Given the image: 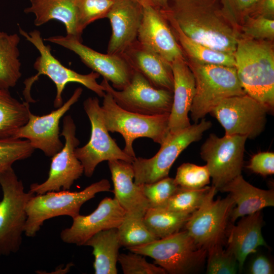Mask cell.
<instances>
[{
  "instance_id": "f6af8a7d",
  "label": "cell",
  "mask_w": 274,
  "mask_h": 274,
  "mask_svg": "<svg viewBox=\"0 0 274 274\" xmlns=\"http://www.w3.org/2000/svg\"><path fill=\"white\" fill-rule=\"evenodd\" d=\"M143 7H151L162 11L167 7L168 0H136Z\"/></svg>"
},
{
  "instance_id": "d590c367",
  "label": "cell",
  "mask_w": 274,
  "mask_h": 274,
  "mask_svg": "<svg viewBox=\"0 0 274 274\" xmlns=\"http://www.w3.org/2000/svg\"><path fill=\"white\" fill-rule=\"evenodd\" d=\"M114 1L113 0H76L80 32L82 34L83 30L94 21L107 18Z\"/></svg>"
},
{
  "instance_id": "f546056e",
  "label": "cell",
  "mask_w": 274,
  "mask_h": 274,
  "mask_svg": "<svg viewBox=\"0 0 274 274\" xmlns=\"http://www.w3.org/2000/svg\"><path fill=\"white\" fill-rule=\"evenodd\" d=\"M17 33L9 34L0 30V89L9 90L21 77V63Z\"/></svg>"
},
{
  "instance_id": "1f68e13d",
  "label": "cell",
  "mask_w": 274,
  "mask_h": 274,
  "mask_svg": "<svg viewBox=\"0 0 274 274\" xmlns=\"http://www.w3.org/2000/svg\"><path fill=\"white\" fill-rule=\"evenodd\" d=\"M117 230L121 246L127 249L159 239L148 229L144 222V217L126 213Z\"/></svg>"
},
{
  "instance_id": "4316f807",
  "label": "cell",
  "mask_w": 274,
  "mask_h": 274,
  "mask_svg": "<svg viewBox=\"0 0 274 274\" xmlns=\"http://www.w3.org/2000/svg\"><path fill=\"white\" fill-rule=\"evenodd\" d=\"M84 246L93 248L95 274H117L120 243L117 228L102 230L90 237Z\"/></svg>"
},
{
  "instance_id": "8d00e7d4",
  "label": "cell",
  "mask_w": 274,
  "mask_h": 274,
  "mask_svg": "<svg viewBox=\"0 0 274 274\" xmlns=\"http://www.w3.org/2000/svg\"><path fill=\"white\" fill-rule=\"evenodd\" d=\"M222 244H216L207 250L208 274H235L238 270L234 255L223 249Z\"/></svg>"
},
{
  "instance_id": "836d02e7",
  "label": "cell",
  "mask_w": 274,
  "mask_h": 274,
  "mask_svg": "<svg viewBox=\"0 0 274 274\" xmlns=\"http://www.w3.org/2000/svg\"><path fill=\"white\" fill-rule=\"evenodd\" d=\"M210 178L206 165L199 166L191 163H184L177 168L174 180L181 188L196 190L210 184Z\"/></svg>"
},
{
  "instance_id": "7c38bea8",
  "label": "cell",
  "mask_w": 274,
  "mask_h": 274,
  "mask_svg": "<svg viewBox=\"0 0 274 274\" xmlns=\"http://www.w3.org/2000/svg\"><path fill=\"white\" fill-rule=\"evenodd\" d=\"M247 137L211 133L200 148V155L212 179V186L218 191L241 175Z\"/></svg>"
},
{
  "instance_id": "44dd1931",
  "label": "cell",
  "mask_w": 274,
  "mask_h": 274,
  "mask_svg": "<svg viewBox=\"0 0 274 274\" xmlns=\"http://www.w3.org/2000/svg\"><path fill=\"white\" fill-rule=\"evenodd\" d=\"M173 76V99L169 116V133L189 127L188 117L195 92L193 74L186 59H178L170 64Z\"/></svg>"
},
{
  "instance_id": "4fadbf2b",
  "label": "cell",
  "mask_w": 274,
  "mask_h": 274,
  "mask_svg": "<svg viewBox=\"0 0 274 274\" xmlns=\"http://www.w3.org/2000/svg\"><path fill=\"white\" fill-rule=\"evenodd\" d=\"M105 92L110 93L121 108L135 113L155 116L169 114L173 92L154 87L140 73L133 70L129 83L116 90L103 79L100 83Z\"/></svg>"
},
{
  "instance_id": "bcb514c9",
  "label": "cell",
  "mask_w": 274,
  "mask_h": 274,
  "mask_svg": "<svg viewBox=\"0 0 274 274\" xmlns=\"http://www.w3.org/2000/svg\"><path fill=\"white\" fill-rule=\"evenodd\" d=\"M113 1H114V0H113Z\"/></svg>"
},
{
  "instance_id": "7402d4cb",
  "label": "cell",
  "mask_w": 274,
  "mask_h": 274,
  "mask_svg": "<svg viewBox=\"0 0 274 274\" xmlns=\"http://www.w3.org/2000/svg\"><path fill=\"white\" fill-rule=\"evenodd\" d=\"M114 185L115 198L126 213L144 217L149 207L140 185L134 182L131 163L121 160L108 161Z\"/></svg>"
},
{
  "instance_id": "ba28073f",
  "label": "cell",
  "mask_w": 274,
  "mask_h": 274,
  "mask_svg": "<svg viewBox=\"0 0 274 274\" xmlns=\"http://www.w3.org/2000/svg\"><path fill=\"white\" fill-rule=\"evenodd\" d=\"M127 249L151 257L155 264L170 274L194 272L200 267L207 257V250L198 246L185 230Z\"/></svg>"
},
{
  "instance_id": "d6a6232c",
  "label": "cell",
  "mask_w": 274,
  "mask_h": 274,
  "mask_svg": "<svg viewBox=\"0 0 274 274\" xmlns=\"http://www.w3.org/2000/svg\"><path fill=\"white\" fill-rule=\"evenodd\" d=\"M210 188L207 186L199 189L190 190L179 187L166 201L155 208L191 214L200 206Z\"/></svg>"
},
{
  "instance_id": "2e32d148",
  "label": "cell",
  "mask_w": 274,
  "mask_h": 274,
  "mask_svg": "<svg viewBox=\"0 0 274 274\" xmlns=\"http://www.w3.org/2000/svg\"><path fill=\"white\" fill-rule=\"evenodd\" d=\"M44 41L56 44L74 52L87 66L110 82L112 87L121 90L130 82L133 70L123 55L104 54L83 44L71 36H53Z\"/></svg>"
},
{
  "instance_id": "30bf717a",
  "label": "cell",
  "mask_w": 274,
  "mask_h": 274,
  "mask_svg": "<svg viewBox=\"0 0 274 274\" xmlns=\"http://www.w3.org/2000/svg\"><path fill=\"white\" fill-rule=\"evenodd\" d=\"M83 107L91 124L90 138L85 145L76 148L75 153L83 165L84 175L91 177L97 165L104 161L121 160L132 163L134 158L121 149L110 135L98 98L88 97Z\"/></svg>"
},
{
  "instance_id": "f35d334b",
  "label": "cell",
  "mask_w": 274,
  "mask_h": 274,
  "mask_svg": "<svg viewBox=\"0 0 274 274\" xmlns=\"http://www.w3.org/2000/svg\"><path fill=\"white\" fill-rule=\"evenodd\" d=\"M119 262L124 274H165L164 269L149 263L143 255L131 252L119 254Z\"/></svg>"
},
{
  "instance_id": "d4e9b609",
  "label": "cell",
  "mask_w": 274,
  "mask_h": 274,
  "mask_svg": "<svg viewBox=\"0 0 274 274\" xmlns=\"http://www.w3.org/2000/svg\"><path fill=\"white\" fill-rule=\"evenodd\" d=\"M228 192L235 203L230 218L232 222L238 218L274 206L273 190L257 188L246 181L242 175L238 176L219 190Z\"/></svg>"
},
{
  "instance_id": "277c9868",
  "label": "cell",
  "mask_w": 274,
  "mask_h": 274,
  "mask_svg": "<svg viewBox=\"0 0 274 274\" xmlns=\"http://www.w3.org/2000/svg\"><path fill=\"white\" fill-rule=\"evenodd\" d=\"M188 64L195 82V92L190 111L194 123L203 118L223 99L246 94L235 67L202 64L191 60Z\"/></svg>"
},
{
  "instance_id": "9a60e30c",
  "label": "cell",
  "mask_w": 274,
  "mask_h": 274,
  "mask_svg": "<svg viewBox=\"0 0 274 274\" xmlns=\"http://www.w3.org/2000/svg\"><path fill=\"white\" fill-rule=\"evenodd\" d=\"M60 135L64 137V145L52 156L46 180L42 183H33L30 185L29 191L34 194L70 190L74 182L84 174L83 165L75 153L80 141L76 136V126L70 115L63 118Z\"/></svg>"
},
{
  "instance_id": "5b68a950",
  "label": "cell",
  "mask_w": 274,
  "mask_h": 274,
  "mask_svg": "<svg viewBox=\"0 0 274 274\" xmlns=\"http://www.w3.org/2000/svg\"><path fill=\"white\" fill-rule=\"evenodd\" d=\"M110 188L109 181L103 179L78 192L61 190L34 194L26 207L25 235L28 237L36 236L44 222L50 218L60 216L75 218L80 214L84 203L99 192L109 191Z\"/></svg>"
},
{
  "instance_id": "74e56055",
  "label": "cell",
  "mask_w": 274,
  "mask_h": 274,
  "mask_svg": "<svg viewBox=\"0 0 274 274\" xmlns=\"http://www.w3.org/2000/svg\"><path fill=\"white\" fill-rule=\"evenodd\" d=\"M139 185L148 201L149 207H156L163 204L179 189L174 178L168 176L154 183Z\"/></svg>"
},
{
  "instance_id": "52a82bcc",
  "label": "cell",
  "mask_w": 274,
  "mask_h": 274,
  "mask_svg": "<svg viewBox=\"0 0 274 274\" xmlns=\"http://www.w3.org/2000/svg\"><path fill=\"white\" fill-rule=\"evenodd\" d=\"M101 109L108 130L122 135L125 141L123 150L134 158L136 156L133 143L136 139L148 138L161 145L169 133V114L149 116L126 111L108 92L103 97Z\"/></svg>"
},
{
  "instance_id": "ffe728a7",
  "label": "cell",
  "mask_w": 274,
  "mask_h": 274,
  "mask_svg": "<svg viewBox=\"0 0 274 274\" xmlns=\"http://www.w3.org/2000/svg\"><path fill=\"white\" fill-rule=\"evenodd\" d=\"M143 15V7L136 0H114L107 18L112 33L107 53L122 55L136 41Z\"/></svg>"
},
{
  "instance_id": "b9f144b4",
  "label": "cell",
  "mask_w": 274,
  "mask_h": 274,
  "mask_svg": "<svg viewBox=\"0 0 274 274\" xmlns=\"http://www.w3.org/2000/svg\"><path fill=\"white\" fill-rule=\"evenodd\" d=\"M259 0H223L225 7L236 18L248 15Z\"/></svg>"
},
{
  "instance_id": "5bb4252c",
  "label": "cell",
  "mask_w": 274,
  "mask_h": 274,
  "mask_svg": "<svg viewBox=\"0 0 274 274\" xmlns=\"http://www.w3.org/2000/svg\"><path fill=\"white\" fill-rule=\"evenodd\" d=\"M268 109L247 94L222 100L210 113L225 130V135H245L254 139L263 132Z\"/></svg>"
},
{
  "instance_id": "ac0fdd59",
  "label": "cell",
  "mask_w": 274,
  "mask_h": 274,
  "mask_svg": "<svg viewBox=\"0 0 274 274\" xmlns=\"http://www.w3.org/2000/svg\"><path fill=\"white\" fill-rule=\"evenodd\" d=\"M126 213L115 198L105 197L91 214H79L73 218L72 225L60 232V238L66 244L84 246L96 233L102 230L118 228Z\"/></svg>"
},
{
  "instance_id": "484cf974",
  "label": "cell",
  "mask_w": 274,
  "mask_h": 274,
  "mask_svg": "<svg viewBox=\"0 0 274 274\" xmlns=\"http://www.w3.org/2000/svg\"><path fill=\"white\" fill-rule=\"evenodd\" d=\"M30 6L24 12L35 15L34 24L41 26L51 20L64 24L66 35L81 40L78 27V12L76 0H30Z\"/></svg>"
},
{
  "instance_id": "8fae6325",
  "label": "cell",
  "mask_w": 274,
  "mask_h": 274,
  "mask_svg": "<svg viewBox=\"0 0 274 274\" xmlns=\"http://www.w3.org/2000/svg\"><path fill=\"white\" fill-rule=\"evenodd\" d=\"M217 191L215 187H211L200 206L191 214L184 227L195 243L207 250L215 245L222 244L235 207L230 195L214 200Z\"/></svg>"
},
{
  "instance_id": "60d3db41",
  "label": "cell",
  "mask_w": 274,
  "mask_h": 274,
  "mask_svg": "<svg viewBox=\"0 0 274 274\" xmlns=\"http://www.w3.org/2000/svg\"><path fill=\"white\" fill-rule=\"evenodd\" d=\"M252 172L265 177L274 174V153L260 152L253 155L247 166Z\"/></svg>"
},
{
  "instance_id": "e575fe53",
  "label": "cell",
  "mask_w": 274,
  "mask_h": 274,
  "mask_svg": "<svg viewBox=\"0 0 274 274\" xmlns=\"http://www.w3.org/2000/svg\"><path fill=\"white\" fill-rule=\"evenodd\" d=\"M35 149L27 140H0V171L12 167L17 161L28 158Z\"/></svg>"
},
{
  "instance_id": "f1b7e54d",
  "label": "cell",
  "mask_w": 274,
  "mask_h": 274,
  "mask_svg": "<svg viewBox=\"0 0 274 274\" xmlns=\"http://www.w3.org/2000/svg\"><path fill=\"white\" fill-rule=\"evenodd\" d=\"M30 112L29 102H20L9 90L0 89V140L15 139L27 123Z\"/></svg>"
},
{
  "instance_id": "cb8c5ba5",
  "label": "cell",
  "mask_w": 274,
  "mask_h": 274,
  "mask_svg": "<svg viewBox=\"0 0 274 274\" xmlns=\"http://www.w3.org/2000/svg\"><path fill=\"white\" fill-rule=\"evenodd\" d=\"M260 211L242 217L229 229L226 250L236 258L240 272L249 255L255 253L260 246H267L261 232L263 219Z\"/></svg>"
},
{
  "instance_id": "ab89813d",
  "label": "cell",
  "mask_w": 274,
  "mask_h": 274,
  "mask_svg": "<svg viewBox=\"0 0 274 274\" xmlns=\"http://www.w3.org/2000/svg\"><path fill=\"white\" fill-rule=\"evenodd\" d=\"M243 31L246 37L272 41L274 38V19L261 16H246Z\"/></svg>"
},
{
  "instance_id": "3957f363",
  "label": "cell",
  "mask_w": 274,
  "mask_h": 274,
  "mask_svg": "<svg viewBox=\"0 0 274 274\" xmlns=\"http://www.w3.org/2000/svg\"><path fill=\"white\" fill-rule=\"evenodd\" d=\"M19 31L37 49L40 53V56L33 63V68L37 71V74L24 82L25 88L23 94L26 101L29 103L35 101L31 96V88L42 75L48 77L56 86V95L54 100V107L56 109L63 105L62 93L66 85L71 82L81 84L98 96L104 97L106 92L101 84L97 82L100 76L98 73L92 71L89 74L83 75L64 66L52 54L50 46L45 44L38 30L35 29L27 32L19 27Z\"/></svg>"
},
{
  "instance_id": "ee69618b",
  "label": "cell",
  "mask_w": 274,
  "mask_h": 274,
  "mask_svg": "<svg viewBox=\"0 0 274 274\" xmlns=\"http://www.w3.org/2000/svg\"><path fill=\"white\" fill-rule=\"evenodd\" d=\"M248 15L273 19L274 0H259Z\"/></svg>"
},
{
  "instance_id": "6da1fadb",
  "label": "cell",
  "mask_w": 274,
  "mask_h": 274,
  "mask_svg": "<svg viewBox=\"0 0 274 274\" xmlns=\"http://www.w3.org/2000/svg\"><path fill=\"white\" fill-rule=\"evenodd\" d=\"M160 11L192 40L234 55L239 35L236 18L223 0H168Z\"/></svg>"
},
{
  "instance_id": "d6986e66",
  "label": "cell",
  "mask_w": 274,
  "mask_h": 274,
  "mask_svg": "<svg viewBox=\"0 0 274 274\" xmlns=\"http://www.w3.org/2000/svg\"><path fill=\"white\" fill-rule=\"evenodd\" d=\"M137 41L170 64L186 59L168 21L160 10L152 7H143Z\"/></svg>"
},
{
  "instance_id": "83f0119b",
  "label": "cell",
  "mask_w": 274,
  "mask_h": 274,
  "mask_svg": "<svg viewBox=\"0 0 274 274\" xmlns=\"http://www.w3.org/2000/svg\"><path fill=\"white\" fill-rule=\"evenodd\" d=\"M164 16L168 21L184 55H186L189 60L202 64L235 67L233 55L214 49L192 40L181 30L174 20Z\"/></svg>"
},
{
  "instance_id": "9c48e42d",
  "label": "cell",
  "mask_w": 274,
  "mask_h": 274,
  "mask_svg": "<svg viewBox=\"0 0 274 274\" xmlns=\"http://www.w3.org/2000/svg\"><path fill=\"white\" fill-rule=\"evenodd\" d=\"M212 125L211 121L203 118L184 129L169 133L152 157H135L131 163L134 183L137 185L152 183L168 177L179 155L191 144L199 141Z\"/></svg>"
},
{
  "instance_id": "603a6c76",
  "label": "cell",
  "mask_w": 274,
  "mask_h": 274,
  "mask_svg": "<svg viewBox=\"0 0 274 274\" xmlns=\"http://www.w3.org/2000/svg\"><path fill=\"white\" fill-rule=\"evenodd\" d=\"M122 55L133 70L143 75L154 87L173 91L170 64L158 55L136 41Z\"/></svg>"
},
{
  "instance_id": "7bdbcfd3",
  "label": "cell",
  "mask_w": 274,
  "mask_h": 274,
  "mask_svg": "<svg viewBox=\"0 0 274 274\" xmlns=\"http://www.w3.org/2000/svg\"><path fill=\"white\" fill-rule=\"evenodd\" d=\"M251 274H272L273 268L270 260L263 255H258L252 261L249 270Z\"/></svg>"
},
{
  "instance_id": "4dcf8cb0",
  "label": "cell",
  "mask_w": 274,
  "mask_h": 274,
  "mask_svg": "<svg viewBox=\"0 0 274 274\" xmlns=\"http://www.w3.org/2000/svg\"><path fill=\"white\" fill-rule=\"evenodd\" d=\"M191 214L149 207L144 216V222L158 238L172 235L184 227Z\"/></svg>"
},
{
  "instance_id": "e0dca14e",
  "label": "cell",
  "mask_w": 274,
  "mask_h": 274,
  "mask_svg": "<svg viewBox=\"0 0 274 274\" xmlns=\"http://www.w3.org/2000/svg\"><path fill=\"white\" fill-rule=\"evenodd\" d=\"M83 89L76 88L71 97L59 108L43 116L31 112L27 123L18 131L15 139L27 140L35 149H39L52 157L63 146L60 139V119L80 97Z\"/></svg>"
},
{
  "instance_id": "8992f818",
  "label": "cell",
  "mask_w": 274,
  "mask_h": 274,
  "mask_svg": "<svg viewBox=\"0 0 274 274\" xmlns=\"http://www.w3.org/2000/svg\"><path fill=\"white\" fill-rule=\"evenodd\" d=\"M3 197L0 201V255L17 253L22 242L27 219L26 207L34 195L24 191L12 167L0 171Z\"/></svg>"
},
{
  "instance_id": "7a4b0ae2",
  "label": "cell",
  "mask_w": 274,
  "mask_h": 274,
  "mask_svg": "<svg viewBox=\"0 0 274 274\" xmlns=\"http://www.w3.org/2000/svg\"><path fill=\"white\" fill-rule=\"evenodd\" d=\"M235 68L246 94L265 106L274 108V51L266 40L239 38L234 53Z\"/></svg>"
}]
</instances>
